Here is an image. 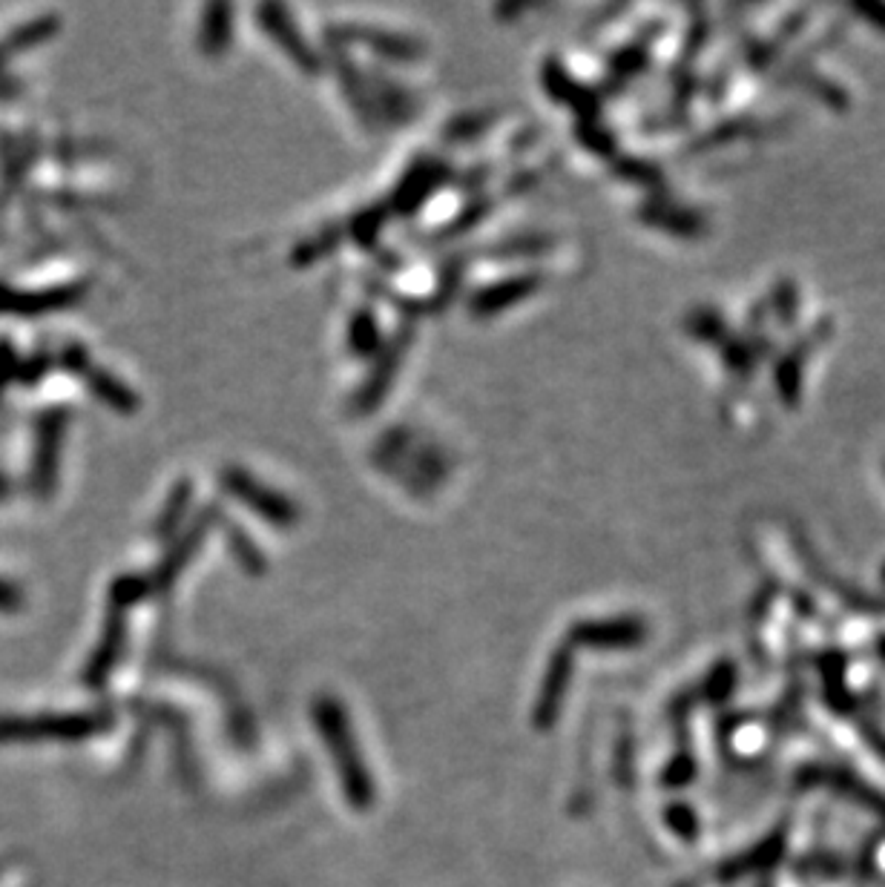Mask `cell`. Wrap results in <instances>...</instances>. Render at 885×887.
Listing matches in <instances>:
<instances>
[{
  "instance_id": "2e32d148",
  "label": "cell",
  "mask_w": 885,
  "mask_h": 887,
  "mask_svg": "<svg viewBox=\"0 0 885 887\" xmlns=\"http://www.w3.org/2000/svg\"><path fill=\"white\" fill-rule=\"evenodd\" d=\"M230 37V23H227V7H213L205 12V26H202V50L216 55L225 50Z\"/></svg>"
},
{
  "instance_id": "ba28073f",
  "label": "cell",
  "mask_w": 885,
  "mask_h": 887,
  "mask_svg": "<svg viewBox=\"0 0 885 887\" xmlns=\"http://www.w3.org/2000/svg\"><path fill=\"white\" fill-rule=\"evenodd\" d=\"M262 21H265V30L271 32L279 44L285 46L288 55H291V58L296 61L302 69H307V73H316V55L307 50L305 41H300V35H296V30H293V23H291V18H288L285 9L265 7Z\"/></svg>"
},
{
  "instance_id": "603a6c76",
  "label": "cell",
  "mask_w": 885,
  "mask_h": 887,
  "mask_svg": "<svg viewBox=\"0 0 885 887\" xmlns=\"http://www.w3.org/2000/svg\"><path fill=\"white\" fill-rule=\"evenodd\" d=\"M665 819L676 836L695 839V833H699V819H695V813L688 808V804H673V808L665 813Z\"/></svg>"
},
{
  "instance_id": "44dd1931",
  "label": "cell",
  "mask_w": 885,
  "mask_h": 887,
  "mask_svg": "<svg viewBox=\"0 0 885 887\" xmlns=\"http://www.w3.org/2000/svg\"><path fill=\"white\" fill-rule=\"evenodd\" d=\"M690 334L699 336V339H704V343H719V339H724V322L719 313L713 311H699L690 320Z\"/></svg>"
},
{
  "instance_id": "ac0fdd59",
  "label": "cell",
  "mask_w": 885,
  "mask_h": 887,
  "mask_svg": "<svg viewBox=\"0 0 885 887\" xmlns=\"http://www.w3.org/2000/svg\"><path fill=\"white\" fill-rule=\"evenodd\" d=\"M644 218H650L656 225L670 227L673 234H684V236H695L702 234V218L695 213H684V210H670V207H661V213L644 210Z\"/></svg>"
},
{
  "instance_id": "5b68a950",
  "label": "cell",
  "mask_w": 885,
  "mask_h": 887,
  "mask_svg": "<svg viewBox=\"0 0 885 887\" xmlns=\"http://www.w3.org/2000/svg\"><path fill=\"white\" fill-rule=\"evenodd\" d=\"M570 678H572L570 647L555 649L552 658H549L547 675H543L541 692H538V701H535L532 710V721L538 729H549L558 721L563 699H566V690H570Z\"/></svg>"
},
{
  "instance_id": "8992f818",
  "label": "cell",
  "mask_w": 885,
  "mask_h": 887,
  "mask_svg": "<svg viewBox=\"0 0 885 887\" xmlns=\"http://www.w3.org/2000/svg\"><path fill=\"white\" fill-rule=\"evenodd\" d=\"M222 480H225V488L230 495L245 500L250 509L273 520V523H291L293 517H296V509L291 506V500H285V497L271 491V488H265L262 483H257L253 477L239 472V468H227Z\"/></svg>"
},
{
  "instance_id": "7a4b0ae2",
  "label": "cell",
  "mask_w": 885,
  "mask_h": 887,
  "mask_svg": "<svg viewBox=\"0 0 885 887\" xmlns=\"http://www.w3.org/2000/svg\"><path fill=\"white\" fill-rule=\"evenodd\" d=\"M112 727V715L104 710L89 713H41L0 715V744H78Z\"/></svg>"
},
{
  "instance_id": "e0dca14e",
  "label": "cell",
  "mask_w": 885,
  "mask_h": 887,
  "mask_svg": "<svg viewBox=\"0 0 885 887\" xmlns=\"http://www.w3.org/2000/svg\"><path fill=\"white\" fill-rule=\"evenodd\" d=\"M147 592H150V581H147V577L141 575L118 577V581L110 586V609L125 612L127 606L139 604Z\"/></svg>"
},
{
  "instance_id": "cb8c5ba5",
  "label": "cell",
  "mask_w": 885,
  "mask_h": 887,
  "mask_svg": "<svg viewBox=\"0 0 885 887\" xmlns=\"http://www.w3.org/2000/svg\"><path fill=\"white\" fill-rule=\"evenodd\" d=\"M722 354H724V363H727V368H731L733 374H742V377H747L751 368H754L756 350L751 348L747 343H727L724 345Z\"/></svg>"
},
{
  "instance_id": "5bb4252c",
  "label": "cell",
  "mask_w": 885,
  "mask_h": 887,
  "mask_svg": "<svg viewBox=\"0 0 885 887\" xmlns=\"http://www.w3.org/2000/svg\"><path fill=\"white\" fill-rule=\"evenodd\" d=\"M80 377L87 379L89 388H93V393H98V397H101V400L107 402V405L121 408V411H130V408L136 405V397H132V393L127 391V388L121 386L118 379H112L110 374L96 371V368L89 365L87 371L80 374Z\"/></svg>"
},
{
  "instance_id": "4fadbf2b",
  "label": "cell",
  "mask_w": 885,
  "mask_h": 887,
  "mask_svg": "<svg viewBox=\"0 0 885 887\" xmlns=\"http://www.w3.org/2000/svg\"><path fill=\"white\" fill-rule=\"evenodd\" d=\"M205 526H207V515L202 517V520H198L196 526H193V531L187 534V538L179 540V545L173 549V554H168V558H164V563L159 566V575H155L159 586H168V583L179 575V569H182L184 563L191 561L193 552H196L198 543H202V538H205Z\"/></svg>"
},
{
  "instance_id": "3957f363",
  "label": "cell",
  "mask_w": 885,
  "mask_h": 887,
  "mask_svg": "<svg viewBox=\"0 0 885 887\" xmlns=\"http://www.w3.org/2000/svg\"><path fill=\"white\" fill-rule=\"evenodd\" d=\"M64 429H66V414L64 411H44L37 420L35 429V459H32V488L35 495L46 497L55 491V480H58V457H61V443H64Z\"/></svg>"
},
{
  "instance_id": "4dcf8cb0",
  "label": "cell",
  "mask_w": 885,
  "mask_h": 887,
  "mask_svg": "<svg viewBox=\"0 0 885 887\" xmlns=\"http://www.w3.org/2000/svg\"><path fill=\"white\" fill-rule=\"evenodd\" d=\"M7 495V480H3V477H0V497Z\"/></svg>"
},
{
  "instance_id": "f1b7e54d",
  "label": "cell",
  "mask_w": 885,
  "mask_h": 887,
  "mask_svg": "<svg viewBox=\"0 0 885 887\" xmlns=\"http://www.w3.org/2000/svg\"><path fill=\"white\" fill-rule=\"evenodd\" d=\"M776 305L783 307V320L785 325H790V320H794V313H797V291H794V284H779V291H776Z\"/></svg>"
},
{
  "instance_id": "d6986e66",
  "label": "cell",
  "mask_w": 885,
  "mask_h": 887,
  "mask_svg": "<svg viewBox=\"0 0 885 887\" xmlns=\"http://www.w3.org/2000/svg\"><path fill=\"white\" fill-rule=\"evenodd\" d=\"M776 386H779V393H783L785 402H797L799 386H802V368H799L797 354H788L779 363V368H776Z\"/></svg>"
},
{
  "instance_id": "9c48e42d",
  "label": "cell",
  "mask_w": 885,
  "mask_h": 887,
  "mask_svg": "<svg viewBox=\"0 0 885 887\" xmlns=\"http://www.w3.org/2000/svg\"><path fill=\"white\" fill-rule=\"evenodd\" d=\"M785 853V836L783 833H774V836L768 839V842L756 844L754 851L745 853V856H736L731 858L727 865H722V879H740V876H747V873H762L768 870V867H774L779 858H783Z\"/></svg>"
},
{
  "instance_id": "4316f807",
  "label": "cell",
  "mask_w": 885,
  "mask_h": 887,
  "mask_svg": "<svg viewBox=\"0 0 885 887\" xmlns=\"http://www.w3.org/2000/svg\"><path fill=\"white\" fill-rule=\"evenodd\" d=\"M187 502H191V486H179L176 495L170 497L164 515H161V526H164L168 531L173 529V526L179 523V517L184 515V506H187ZM164 529H161V531H164Z\"/></svg>"
},
{
  "instance_id": "6da1fadb",
  "label": "cell",
  "mask_w": 885,
  "mask_h": 887,
  "mask_svg": "<svg viewBox=\"0 0 885 887\" xmlns=\"http://www.w3.org/2000/svg\"><path fill=\"white\" fill-rule=\"evenodd\" d=\"M311 718L320 733L322 744L328 747L331 758H334V770L339 776V787L343 796L348 799L354 810L366 813L374 808L377 790H374V776L368 772L359 744L354 738L352 718L345 713V706L331 695H320L311 706Z\"/></svg>"
},
{
  "instance_id": "7c38bea8",
  "label": "cell",
  "mask_w": 885,
  "mask_h": 887,
  "mask_svg": "<svg viewBox=\"0 0 885 887\" xmlns=\"http://www.w3.org/2000/svg\"><path fill=\"white\" fill-rule=\"evenodd\" d=\"M543 84H547L549 95H552V98H558V101L575 104V107L584 109V112L595 109L593 95L586 93L584 87H579V84H575V80H572L570 75L563 73V69L558 64H549L547 69H543Z\"/></svg>"
},
{
  "instance_id": "8fae6325",
  "label": "cell",
  "mask_w": 885,
  "mask_h": 887,
  "mask_svg": "<svg viewBox=\"0 0 885 887\" xmlns=\"http://www.w3.org/2000/svg\"><path fill=\"white\" fill-rule=\"evenodd\" d=\"M446 179V170L440 167V164H423V167H414L409 175H406V182H402V187L397 190L395 196V204L400 207V210H414L420 202H423L429 193H432L434 187H438V182H443Z\"/></svg>"
},
{
  "instance_id": "277c9868",
  "label": "cell",
  "mask_w": 885,
  "mask_h": 887,
  "mask_svg": "<svg viewBox=\"0 0 885 887\" xmlns=\"http://www.w3.org/2000/svg\"><path fill=\"white\" fill-rule=\"evenodd\" d=\"M647 638V626L638 618L584 620L570 629L566 643L584 649H636Z\"/></svg>"
},
{
  "instance_id": "f546056e",
  "label": "cell",
  "mask_w": 885,
  "mask_h": 887,
  "mask_svg": "<svg viewBox=\"0 0 885 887\" xmlns=\"http://www.w3.org/2000/svg\"><path fill=\"white\" fill-rule=\"evenodd\" d=\"M856 12L865 18H871L874 21V26H879V30H885V7L883 3H877V7H856Z\"/></svg>"
},
{
  "instance_id": "83f0119b",
  "label": "cell",
  "mask_w": 885,
  "mask_h": 887,
  "mask_svg": "<svg viewBox=\"0 0 885 887\" xmlns=\"http://www.w3.org/2000/svg\"><path fill=\"white\" fill-rule=\"evenodd\" d=\"M23 609V592L18 583L12 581H3L0 577V612H7V615H12V612H21Z\"/></svg>"
},
{
  "instance_id": "52a82bcc",
  "label": "cell",
  "mask_w": 885,
  "mask_h": 887,
  "mask_svg": "<svg viewBox=\"0 0 885 887\" xmlns=\"http://www.w3.org/2000/svg\"><path fill=\"white\" fill-rule=\"evenodd\" d=\"M125 640H127L125 612L110 609V618L104 624L101 640H98V647L93 649L87 667H84V681H87V686L98 690V686L110 678V672L118 667V658L125 652Z\"/></svg>"
},
{
  "instance_id": "ffe728a7",
  "label": "cell",
  "mask_w": 885,
  "mask_h": 887,
  "mask_svg": "<svg viewBox=\"0 0 885 887\" xmlns=\"http://www.w3.org/2000/svg\"><path fill=\"white\" fill-rule=\"evenodd\" d=\"M733 686H736V670L731 663H719L716 670L710 672L708 684H704V695L710 701H724L733 692Z\"/></svg>"
},
{
  "instance_id": "484cf974",
  "label": "cell",
  "mask_w": 885,
  "mask_h": 887,
  "mask_svg": "<svg viewBox=\"0 0 885 887\" xmlns=\"http://www.w3.org/2000/svg\"><path fill=\"white\" fill-rule=\"evenodd\" d=\"M695 776V761L690 756H676L670 767L665 770V785L667 787H681L688 785Z\"/></svg>"
},
{
  "instance_id": "d4e9b609",
  "label": "cell",
  "mask_w": 885,
  "mask_h": 887,
  "mask_svg": "<svg viewBox=\"0 0 885 887\" xmlns=\"http://www.w3.org/2000/svg\"><path fill=\"white\" fill-rule=\"evenodd\" d=\"M581 141H584L590 150H595V153H613V136H609L607 130L601 125H595V121H586V125H581Z\"/></svg>"
},
{
  "instance_id": "9a60e30c",
  "label": "cell",
  "mask_w": 885,
  "mask_h": 887,
  "mask_svg": "<svg viewBox=\"0 0 885 887\" xmlns=\"http://www.w3.org/2000/svg\"><path fill=\"white\" fill-rule=\"evenodd\" d=\"M345 35L366 37L374 50L382 52V55H391V58H414V55H420V44H414L411 37L388 35V32H345Z\"/></svg>"
},
{
  "instance_id": "7402d4cb",
  "label": "cell",
  "mask_w": 885,
  "mask_h": 887,
  "mask_svg": "<svg viewBox=\"0 0 885 887\" xmlns=\"http://www.w3.org/2000/svg\"><path fill=\"white\" fill-rule=\"evenodd\" d=\"M374 343H377V322H374L371 313H359L357 320L352 322V345L357 354H368L374 350Z\"/></svg>"
},
{
  "instance_id": "30bf717a",
  "label": "cell",
  "mask_w": 885,
  "mask_h": 887,
  "mask_svg": "<svg viewBox=\"0 0 885 887\" xmlns=\"http://www.w3.org/2000/svg\"><path fill=\"white\" fill-rule=\"evenodd\" d=\"M538 288V277H515V279H504V282L492 284L486 291L477 293L472 299V311L475 313H495L504 311V307L515 305L520 299L532 293Z\"/></svg>"
}]
</instances>
